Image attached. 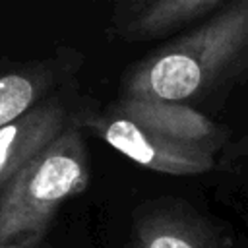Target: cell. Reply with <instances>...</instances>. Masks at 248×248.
I'll list each match as a JSON object with an SVG mask.
<instances>
[{
	"instance_id": "6da1fadb",
	"label": "cell",
	"mask_w": 248,
	"mask_h": 248,
	"mask_svg": "<svg viewBox=\"0 0 248 248\" xmlns=\"http://www.w3.org/2000/svg\"><path fill=\"white\" fill-rule=\"evenodd\" d=\"M246 74L248 0H234L141 60L130 74L126 97L180 103L205 97Z\"/></svg>"
},
{
	"instance_id": "7a4b0ae2",
	"label": "cell",
	"mask_w": 248,
	"mask_h": 248,
	"mask_svg": "<svg viewBox=\"0 0 248 248\" xmlns=\"http://www.w3.org/2000/svg\"><path fill=\"white\" fill-rule=\"evenodd\" d=\"M89 180L87 153L70 126L0 194V248H37L56 213Z\"/></svg>"
},
{
	"instance_id": "3957f363",
	"label": "cell",
	"mask_w": 248,
	"mask_h": 248,
	"mask_svg": "<svg viewBox=\"0 0 248 248\" xmlns=\"http://www.w3.org/2000/svg\"><path fill=\"white\" fill-rule=\"evenodd\" d=\"M95 128L108 145L149 170L190 176L207 172L215 165L213 149L167 138L118 114L95 120Z\"/></svg>"
},
{
	"instance_id": "277c9868",
	"label": "cell",
	"mask_w": 248,
	"mask_h": 248,
	"mask_svg": "<svg viewBox=\"0 0 248 248\" xmlns=\"http://www.w3.org/2000/svg\"><path fill=\"white\" fill-rule=\"evenodd\" d=\"M70 126L66 110L54 101H45L21 118L0 128V190H4L33 159L50 147Z\"/></svg>"
},
{
	"instance_id": "5b68a950",
	"label": "cell",
	"mask_w": 248,
	"mask_h": 248,
	"mask_svg": "<svg viewBox=\"0 0 248 248\" xmlns=\"http://www.w3.org/2000/svg\"><path fill=\"white\" fill-rule=\"evenodd\" d=\"M116 114L167 138L198 143L213 151L225 140L223 130L213 120L180 103L124 97Z\"/></svg>"
},
{
	"instance_id": "8992f818",
	"label": "cell",
	"mask_w": 248,
	"mask_h": 248,
	"mask_svg": "<svg viewBox=\"0 0 248 248\" xmlns=\"http://www.w3.org/2000/svg\"><path fill=\"white\" fill-rule=\"evenodd\" d=\"M132 248H231V244L205 219L172 205L136 219Z\"/></svg>"
},
{
	"instance_id": "52a82bcc",
	"label": "cell",
	"mask_w": 248,
	"mask_h": 248,
	"mask_svg": "<svg viewBox=\"0 0 248 248\" xmlns=\"http://www.w3.org/2000/svg\"><path fill=\"white\" fill-rule=\"evenodd\" d=\"M227 0H157L145 4L128 23L126 35L134 39H149L174 31L194 19L211 17Z\"/></svg>"
},
{
	"instance_id": "ba28073f",
	"label": "cell",
	"mask_w": 248,
	"mask_h": 248,
	"mask_svg": "<svg viewBox=\"0 0 248 248\" xmlns=\"http://www.w3.org/2000/svg\"><path fill=\"white\" fill-rule=\"evenodd\" d=\"M52 81L46 66H29L0 76V128L21 118Z\"/></svg>"
}]
</instances>
